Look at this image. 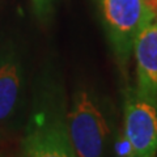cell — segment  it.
Here are the masks:
<instances>
[{"label": "cell", "instance_id": "1", "mask_svg": "<svg viewBox=\"0 0 157 157\" xmlns=\"http://www.w3.org/2000/svg\"><path fill=\"white\" fill-rule=\"evenodd\" d=\"M67 100L52 80L37 86L21 139V157H77L67 130Z\"/></svg>", "mask_w": 157, "mask_h": 157}, {"label": "cell", "instance_id": "2", "mask_svg": "<svg viewBox=\"0 0 157 157\" xmlns=\"http://www.w3.org/2000/svg\"><path fill=\"white\" fill-rule=\"evenodd\" d=\"M67 130L77 157H106L114 126L110 111L93 90L80 88L67 104Z\"/></svg>", "mask_w": 157, "mask_h": 157}, {"label": "cell", "instance_id": "3", "mask_svg": "<svg viewBox=\"0 0 157 157\" xmlns=\"http://www.w3.org/2000/svg\"><path fill=\"white\" fill-rule=\"evenodd\" d=\"M123 132L131 157H157V97L127 88L123 97Z\"/></svg>", "mask_w": 157, "mask_h": 157}, {"label": "cell", "instance_id": "4", "mask_svg": "<svg viewBox=\"0 0 157 157\" xmlns=\"http://www.w3.org/2000/svg\"><path fill=\"white\" fill-rule=\"evenodd\" d=\"M101 18L121 67H126L132 55L137 32L145 21L141 0H98Z\"/></svg>", "mask_w": 157, "mask_h": 157}, {"label": "cell", "instance_id": "5", "mask_svg": "<svg viewBox=\"0 0 157 157\" xmlns=\"http://www.w3.org/2000/svg\"><path fill=\"white\" fill-rule=\"evenodd\" d=\"M24 70L11 48L0 55V128L16 121L24 105Z\"/></svg>", "mask_w": 157, "mask_h": 157}, {"label": "cell", "instance_id": "6", "mask_svg": "<svg viewBox=\"0 0 157 157\" xmlns=\"http://www.w3.org/2000/svg\"><path fill=\"white\" fill-rule=\"evenodd\" d=\"M136 60V89L157 97V22L144 21L134 41Z\"/></svg>", "mask_w": 157, "mask_h": 157}, {"label": "cell", "instance_id": "7", "mask_svg": "<svg viewBox=\"0 0 157 157\" xmlns=\"http://www.w3.org/2000/svg\"><path fill=\"white\" fill-rule=\"evenodd\" d=\"M145 12V21L157 22V0H141Z\"/></svg>", "mask_w": 157, "mask_h": 157}, {"label": "cell", "instance_id": "8", "mask_svg": "<svg viewBox=\"0 0 157 157\" xmlns=\"http://www.w3.org/2000/svg\"><path fill=\"white\" fill-rule=\"evenodd\" d=\"M32 2H33L34 9L37 11V13L39 16H43V14H46V12L48 11L52 0H32Z\"/></svg>", "mask_w": 157, "mask_h": 157}, {"label": "cell", "instance_id": "9", "mask_svg": "<svg viewBox=\"0 0 157 157\" xmlns=\"http://www.w3.org/2000/svg\"><path fill=\"white\" fill-rule=\"evenodd\" d=\"M126 157H131V156H128V155H127V156H126Z\"/></svg>", "mask_w": 157, "mask_h": 157}]
</instances>
